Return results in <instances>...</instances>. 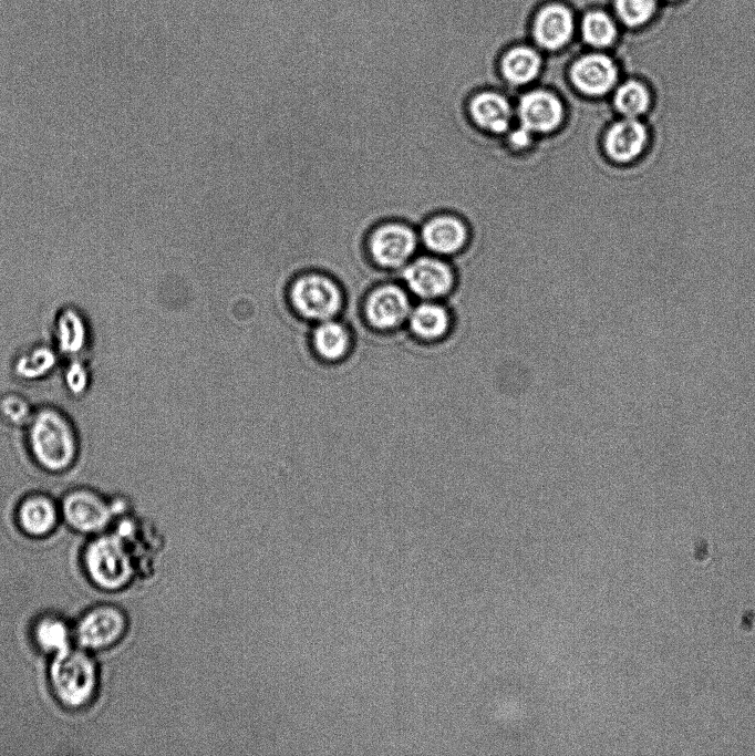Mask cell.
<instances>
[{
  "instance_id": "7",
  "label": "cell",
  "mask_w": 755,
  "mask_h": 756,
  "mask_svg": "<svg viewBox=\"0 0 755 756\" xmlns=\"http://www.w3.org/2000/svg\"><path fill=\"white\" fill-rule=\"evenodd\" d=\"M413 305L410 292L397 281H382L366 294L364 312L370 324L381 331L396 330L407 322Z\"/></svg>"
},
{
  "instance_id": "28",
  "label": "cell",
  "mask_w": 755,
  "mask_h": 756,
  "mask_svg": "<svg viewBox=\"0 0 755 756\" xmlns=\"http://www.w3.org/2000/svg\"><path fill=\"white\" fill-rule=\"evenodd\" d=\"M505 137L513 148L523 151L532 145L536 135L521 125L514 124L513 127L505 134Z\"/></svg>"
},
{
  "instance_id": "14",
  "label": "cell",
  "mask_w": 755,
  "mask_h": 756,
  "mask_svg": "<svg viewBox=\"0 0 755 756\" xmlns=\"http://www.w3.org/2000/svg\"><path fill=\"white\" fill-rule=\"evenodd\" d=\"M575 18L571 10L562 3L552 2L542 7L532 22V38L546 51H558L572 39Z\"/></svg>"
},
{
  "instance_id": "6",
  "label": "cell",
  "mask_w": 755,
  "mask_h": 756,
  "mask_svg": "<svg viewBox=\"0 0 755 756\" xmlns=\"http://www.w3.org/2000/svg\"><path fill=\"white\" fill-rule=\"evenodd\" d=\"M400 281L410 294L430 301L446 300L455 288V273L439 256L422 255L399 270Z\"/></svg>"
},
{
  "instance_id": "12",
  "label": "cell",
  "mask_w": 755,
  "mask_h": 756,
  "mask_svg": "<svg viewBox=\"0 0 755 756\" xmlns=\"http://www.w3.org/2000/svg\"><path fill=\"white\" fill-rule=\"evenodd\" d=\"M468 114L480 130L505 135L514 125L515 103L499 91L482 90L469 99Z\"/></svg>"
},
{
  "instance_id": "1",
  "label": "cell",
  "mask_w": 755,
  "mask_h": 756,
  "mask_svg": "<svg viewBox=\"0 0 755 756\" xmlns=\"http://www.w3.org/2000/svg\"><path fill=\"white\" fill-rule=\"evenodd\" d=\"M27 442L33 459L46 472H65L76 460L75 428L58 408L45 406L33 412L27 425Z\"/></svg>"
},
{
  "instance_id": "16",
  "label": "cell",
  "mask_w": 755,
  "mask_h": 756,
  "mask_svg": "<svg viewBox=\"0 0 755 756\" xmlns=\"http://www.w3.org/2000/svg\"><path fill=\"white\" fill-rule=\"evenodd\" d=\"M647 141L645 126L632 117H627L606 130L602 149L609 159L616 163H628L642 153Z\"/></svg>"
},
{
  "instance_id": "15",
  "label": "cell",
  "mask_w": 755,
  "mask_h": 756,
  "mask_svg": "<svg viewBox=\"0 0 755 756\" xmlns=\"http://www.w3.org/2000/svg\"><path fill=\"white\" fill-rule=\"evenodd\" d=\"M406 323L415 339L434 343L449 335L454 319L452 310L443 301L422 300L413 305Z\"/></svg>"
},
{
  "instance_id": "9",
  "label": "cell",
  "mask_w": 755,
  "mask_h": 756,
  "mask_svg": "<svg viewBox=\"0 0 755 756\" xmlns=\"http://www.w3.org/2000/svg\"><path fill=\"white\" fill-rule=\"evenodd\" d=\"M127 629L124 612L112 604L89 610L77 622L75 636L84 650H104L117 643Z\"/></svg>"
},
{
  "instance_id": "26",
  "label": "cell",
  "mask_w": 755,
  "mask_h": 756,
  "mask_svg": "<svg viewBox=\"0 0 755 756\" xmlns=\"http://www.w3.org/2000/svg\"><path fill=\"white\" fill-rule=\"evenodd\" d=\"M33 412L29 402L15 393H7L0 397V416L10 425L27 426Z\"/></svg>"
},
{
  "instance_id": "10",
  "label": "cell",
  "mask_w": 755,
  "mask_h": 756,
  "mask_svg": "<svg viewBox=\"0 0 755 756\" xmlns=\"http://www.w3.org/2000/svg\"><path fill=\"white\" fill-rule=\"evenodd\" d=\"M61 516L76 531L96 534L112 520L113 507L99 493L89 488L69 491L61 503Z\"/></svg>"
},
{
  "instance_id": "29",
  "label": "cell",
  "mask_w": 755,
  "mask_h": 756,
  "mask_svg": "<svg viewBox=\"0 0 755 756\" xmlns=\"http://www.w3.org/2000/svg\"><path fill=\"white\" fill-rule=\"evenodd\" d=\"M663 1H666V2H674V1H679V0H663Z\"/></svg>"
},
{
  "instance_id": "27",
  "label": "cell",
  "mask_w": 755,
  "mask_h": 756,
  "mask_svg": "<svg viewBox=\"0 0 755 756\" xmlns=\"http://www.w3.org/2000/svg\"><path fill=\"white\" fill-rule=\"evenodd\" d=\"M68 390L74 395L83 394L90 383V372L86 364L79 358H72L64 373Z\"/></svg>"
},
{
  "instance_id": "23",
  "label": "cell",
  "mask_w": 755,
  "mask_h": 756,
  "mask_svg": "<svg viewBox=\"0 0 755 756\" xmlns=\"http://www.w3.org/2000/svg\"><path fill=\"white\" fill-rule=\"evenodd\" d=\"M349 334L338 322L325 320L314 332L318 353L328 360L340 359L349 348Z\"/></svg>"
},
{
  "instance_id": "3",
  "label": "cell",
  "mask_w": 755,
  "mask_h": 756,
  "mask_svg": "<svg viewBox=\"0 0 755 756\" xmlns=\"http://www.w3.org/2000/svg\"><path fill=\"white\" fill-rule=\"evenodd\" d=\"M83 561L90 580L107 591L127 586L135 571L128 548L117 535H101L91 540Z\"/></svg>"
},
{
  "instance_id": "11",
  "label": "cell",
  "mask_w": 755,
  "mask_h": 756,
  "mask_svg": "<svg viewBox=\"0 0 755 756\" xmlns=\"http://www.w3.org/2000/svg\"><path fill=\"white\" fill-rule=\"evenodd\" d=\"M568 79L582 95L599 99L614 86L618 68L609 55L591 52L578 56L569 64Z\"/></svg>"
},
{
  "instance_id": "19",
  "label": "cell",
  "mask_w": 755,
  "mask_h": 756,
  "mask_svg": "<svg viewBox=\"0 0 755 756\" xmlns=\"http://www.w3.org/2000/svg\"><path fill=\"white\" fill-rule=\"evenodd\" d=\"M53 334L56 351L71 359L79 358L87 346V323L83 314L73 307H65L58 313Z\"/></svg>"
},
{
  "instance_id": "5",
  "label": "cell",
  "mask_w": 755,
  "mask_h": 756,
  "mask_svg": "<svg viewBox=\"0 0 755 756\" xmlns=\"http://www.w3.org/2000/svg\"><path fill=\"white\" fill-rule=\"evenodd\" d=\"M289 297L300 314L313 320H329L342 304V291L337 280L318 270L297 276L290 286Z\"/></svg>"
},
{
  "instance_id": "2",
  "label": "cell",
  "mask_w": 755,
  "mask_h": 756,
  "mask_svg": "<svg viewBox=\"0 0 755 756\" xmlns=\"http://www.w3.org/2000/svg\"><path fill=\"white\" fill-rule=\"evenodd\" d=\"M99 682L97 666L86 650L69 648L54 654L50 683L54 696L69 708H80L92 701Z\"/></svg>"
},
{
  "instance_id": "18",
  "label": "cell",
  "mask_w": 755,
  "mask_h": 756,
  "mask_svg": "<svg viewBox=\"0 0 755 756\" xmlns=\"http://www.w3.org/2000/svg\"><path fill=\"white\" fill-rule=\"evenodd\" d=\"M544 68L540 53L528 45H516L499 56L498 69L503 80L515 89L536 82Z\"/></svg>"
},
{
  "instance_id": "22",
  "label": "cell",
  "mask_w": 755,
  "mask_h": 756,
  "mask_svg": "<svg viewBox=\"0 0 755 756\" xmlns=\"http://www.w3.org/2000/svg\"><path fill=\"white\" fill-rule=\"evenodd\" d=\"M33 635L37 645L53 655L71 648L70 629L56 617L41 618L34 625Z\"/></svg>"
},
{
  "instance_id": "24",
  "label": "cell",
  "mask_w": 755,
  "mask_h": 756,
  "mask_svg": "<svg viewBox=\"0 0 755 756\" xmlns=\"http://www.w3.org/2000/svg\"><path fill=\"white\" fill-rule=\"evenodd\" d=\"M613 105L625 117L634 118L648 110L650 105L649 91L639 81H627L616 91Z\"/></svg>"
},
{
  "instance_id": "4",
  "label": "cell",
  "mask_w": 755,
  "mask_h": 756,
  "mask_svg": "<svg viewBox=\"0 0 755 756\" xmlns=\"http://www.w3.org/2000/svg\"><path fill=\"white\" fill-rule=\"evenodd\" d=\"M418 232L407 224L385 220L366 232L363 249L376 268L400 270L418 250Z\"/></svg>"
},
{
  "instance_id": "13",
  "label": "cell",
  "mask_w": 755,
  "mask_h": 756,
  "mask_svg": "<svg viewBox=\"0 0 755 756\" xmlns=\"http://www.w3.org/2000/svg\"><path fill=\"white\" fill-rule=\"evenodd\" d=\"M424 250L443 258L464 248L468 240L465 222L453 214H437L427 219L418 230Z\"/></svg>"
},
{
  "instance_id": "21",
  "label": "cell",
  "mask_w": 755,
  "mask_h": 756,
  "mask_svg": "<svg viewBox=\"0 0 755 756\" xmlns=\"http://www.w3.org/2000/svg\"><path fill=\"white\" fill-rule=\"evenodd\" d=\"M580 31L583 42L596 49L609 48L618 38L614 20L601 9L589 10L583 15Z\"/></svg>"
},
{
  "instance_id": "17",
  "label": "cell",
  "mask_w": 755,
  "mask_h": 756,
  "mask_svg": "<svg viewBox=\"0 0 755 756\" xmlns=\"http://www.w3.org/2000/svg\"><path fill=\"white\" fill-rule=\"evenodd\" d=\"M15 516L18 526L25 535L39 538L55 529L61 510L49 496L31 494L20 501Z\"/></svg>"
},
{
  "instance_id": "8",
  "label": "cell",
  "mask_w": 755,
  "mask_h": 756,
  "mask_svg": "<svg viewBox=\"0 0 755 756\" xmlns=\"http://www.w3.org/2000/svg\"><path fill=\"white\" fill-rule=\"evenodd\" d=\"M518 124L534 135L555 132L565 117V105L551 90L542 86L524 90L515 102Z\"/></svg>"
},
{
  "instance_id": "25",
  "label": "cell",
  "mask_w": 755,
  "mask_h": 756,
  "mask_svg": "<svg viewBox=\"0 0 755 756\" xmlns=\"http://www.w3.org/2000/svg\"><path fill=\"white\" fill-rule=\"evenodd\" d=\"M659 0H612L618 20L629 29L643 28L658 12Z\"/></svg>"
},
{
  "instance_id": "20",
  "label": "cell",
  "mask_w": 755,
  "mask_h": 756,
  "mask_svg": "<svg viewBox=\"0 0 755 756\" xmlns=\"http://www.w3.org/2000/svg\"><path fill=\"white\" fill-rule=\"evenodd\" d=\"M58 363V351L38 344L23 350L14 360L13 369L18 377L27 381L43 379Z\"/></svg>"
}]
</instances>
